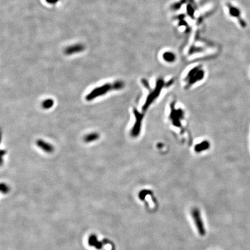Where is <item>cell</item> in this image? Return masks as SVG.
Instances as JSON below:
<instances>
[{
	"label": "cell",
	"mask_w": 250,
	"mask_h": 250,
	"mask_svg": "<svg viewBox=\"0 0 250 250\" xmlns=\"http://www.w3.org/2000/svg\"><path fill=\"white\" fill-rule=\"evenodd\" d=\"M227 7L229 8L230 15L234 18H236L239 20V24H240V26L243 28H245L247 26V23L240 16L241 12L239 8L234 7L231 4H227Z\"/></svg>",
	"instance_id": "4"
},
{
	"label": "cell",
	"mask_w": 250,
	"mask_h": 250,
	"mask_svg": "<svg viewBox=\"0 0 250 250\" xmlns=\"http://www.w3.org/2000/svg\"><path fill=\"white\" fill-rule=\"evenodd\" d=\"M124 87V83L118 81L113 83H106L102 86L97 87L93 89L88 95L86 96V100L87 102H91L96 98L108 93V92L111 91H118L123 89Z\"/></svg>",
	"instance_id": "1"
},
{
	"label": "cell",
	"mask_w": 250,
	"mask_h": 250,
	"mask_svg": "<svg viewBox=\"0 0 250 250\" xmlns=\"http://www.w3.org/2000/svg\"><path fill=\"white\" fill-rule=\"evenodd\" d=\"M1 192L3 193H7L9 190L8 186L6 184H1Z\"/></svg>",
	"instance_id": "9"
},
{
	"label": "cell",
	"mask_w": 250,
	"mask_h": 250,
	"mask_svg": "<svg viewBox=\"0 0 250 250\" xmlns=\"http://www.w3.org/2000/svg\"><path fill=\"white\" fill-rule=\"evenodd\" d=\"M192 216L193 217L199 234L201 236H204L206 234V230L201 219L200 211L197 208H193L192 211Z\"/></svg>",
	"instance_id": "3"
},
{
	"label": "cell",
	"mask_w": 250,
	"mask_h": 250,
	"mask_svg": "<svg viewBox=\"0 0 250 250\" xmlns=\"http://www.w3.org/2000/svg\"><path fill=\"white\" fill-rule=\"evenodd\" d=\"M5 152H5V151H4V150H2V151H1V157H3V155L5 154Z\"/></svg>",
	"instance_id": "10"
},
{
	"label": "cell",
	"mask_w": 250,
	"mask_h": 250,
	"mask_svg": "<svg viewBox=\"0 0 250 250\" xmlns=\"http://www.w3.org/2000/svg\"><path fill=\"white\" fill-rule=\"evenodd\" d=\"M54 105V101L52 99H48L45 100L42 103V107L43 108L48 110L51 108Z\"/></svg>",
	"instance_id": "7"
},
{
	"label": "cell",
	"mask_w": 250,
	"mask_h": 250,
	"mask_svg": "<svg viewBox=\"0 0 250 250\" xmlns=\"http://www.w3.org/2000/svg\"><path fill=\"white\" fill-rule=\"evenodd\" d=\"M204 71L202 69L199 68H195L192 69L188 72L187 76L185 77L184 84L186 88H188L195 84L196 82L202 80L204 76Z\"/></svg>",
	"instance_id": "2"
},
{
	"label": "cell",
	"mask_w": 250,
	"mask_h": 250,
	"mask_svg": "<svg viewBox=\"0 0 250 250\" xmlns=\"http://www.w3.org/2000/svg\"><path fill=\"white\" fill-rule=\"evenodd\" d=\"M36 144L39 148L46 153L51 154L54 151V147L53 145L46 142L45 141L39 139L36 141Z\"/></svg>",
	"instance_id": "5"
},
{
	"label": "cell",
	"mask_w": 250,
	"mask_h": 250,
	"mask_svg": "<svg viewBox=\"0 0 250 250\" xmlns=\"http://www.w3.org/2000/svg\"><path fill=\"white\" fill-rule=\"evenodd\" d=\"M164 58L167 61H172L174 60V55L172 53L167 52L164 55Z\"/></svg>",
	"instance_id": "8"
},
{
	"label": "cell",
	"mask_w": 250,
	"mask_h": 250,
	"mask_svg": "<svg viewBox=\"0 0 250 250\" xmlns=\"http://www.w3.org/2000/svg\"><path fill=\"white\" fill-rule=\"evenodd\" d=\"M100 137L99 133L93 132V133H89L87 135L84 137V141L85 143H91L97 140Z\"/></svg>",
	"instance_id": "6"
}]
</instances>
